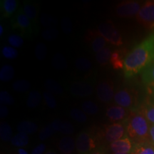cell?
<instances>
[{
  "instance_id": "18",
  "label": "cell",
  "mask_w": 154,
  "mask_h": 154,
  "mask_svg": "<svg viewBox=\"0 0 154 154\" xmlns=\"http://www.w3.org/2000/svg\"><path fill=\"white\" fill-rule=\"evenodd\" d=\"M128 51L126 49H117L113 51L111 54L110 63L114 69H123L124 61Z\"/></svg>"
},
{
  "instance_id": "34",
  "label": "cell",
  "mask_w": 154,
  "mask_h": 154,
  "mask_svg": "<svg viewBox=\"0 0 154 154\" xmlns=\"http://www.w3.org/2000/svg\"><path fill=\"white\" fill-rule=\"evenodd\" d=\"M40 22L44 26L53 27L57 24V20L54 16L49 14H43L40 17Z\"/></svg>"
},
{
  "instance_id": "45",
  "label": "cell",
  "mask_w": 154,
  "mask_h": 154,
  "mask_svg": "<svg viewBox=\"0 0 154 154\" xmlns=\"http://www.w3.org/2000/svg\"><path fill=\"white\" fill-rule=\"evenodd\" d=\"M63 121H61V119H55L54 121H53V122L51 123V126H52V128H54V130L55 131H59L60 132V129H61V124H62Z\"/></svg>"
},
{
  "instance_id": "6",
  "label": "cell",
  "mask_w": 154,
  "mask_h": 154,
  "mask_svg": "<svg viewBox=\"0 0 154 154\" xmlns=\"http://www.w3.org/2000/svg\"><path fill=\"white\" fill-rule=\"evenodd\" d=\"M136 18L144 27L154 31V1L146 2Z\"/></svg>"
},
{
  "instance_id": "2",
  "label": "cell",
  "mask_w": 154,
  "mask_h": 154,
  "mask_svg": "<svg viewBox=\"0 0 154 154\" xmlns=\"http://www.w3.org/2000/svg\"><path fill=\"white\" fill-rule=\"evenodd\" d=\"M126 136L134 143L147 141L149 138L150 124L145 116L139 110L131 111L125 121Z\"/></svg>"
},
{
  "instance_id": "16",
  "label": "cell",
  "mask_w": 154,
  "mask_h": 154,
  "mask_svg": "<svg viewBox=\"0 0 154 154\" xmlns=\"http://www.w3.org/2000/svg\"><path fill=\"white\" fill-rule=\"evenodd\" d=\"M23 12L33 23L34 26L38 29V15L39 11L38 4L33 1H24L22 7Z\"/></svg>"
},
{
  "instance_id": "49",
  "label": "cell",
  "mask_w": 154,
  "mask_h": 154,
  "mask_svg": "<svg viewBox=\"0 0 154 154\" xmlns=\"http://www.w3.org/2000/svg\"><path fill=\"white\" fill-rule=\"evenodd\" d=\"M91 154H105L104 152H103L102 150L101 149H97V150H95L93 153H91Z\"/></svg>"
},
{
  "instance_id": "47",
  "label": "cell",
  "mask_w": 154,
  "mask_h": 154,
  "mask_svg": "<svg viewBox=\"0 0 154 154\" xmlns=\"http://www.w3.org/2000/svg\"><path fill=\"white\" fill-rule=\"evenodd\" d=\"M149 140L154 145V124L151 125L150 127Z\"/></svg>"
},
{
  "instance_id": "3",
  "label": "cell",
  "mask_w": 154,
  "mask_h": 154,
  "mask_svg": "<svg viewBox=\"0 0 154 154\" xmlns=\"http://www.w3.org/2000/svg\"><path fill=\"white\" fill-rule=\"evenodd\" d=\"M113 101L118 106H122L128 110L137 111L141 105L139 93L135 88L130 86H124L116 91Z\"/></svg>"
},
{
  "instance_id": "10",
  "label": "cell",
  "mask_w": 154,
  "mask_h": 154,
  "mask_svg": "<svg viewBox=\"0 0 154 154\" xmlns=\"http://www.w3.org/2000/svg\"><path fill=\"white\" fill-rule=\"evenodd\" d=\"M142 5L139 1H124L118 4L115 7L116 14L122 18H131L138 14Z\"/></svg>"
},
{
  "instance_id": "44",
  "label": "cell",
  "mask_w": 154,
  "mask_h": 154,
  "mask_svg": "<svg viewBox=\"0 0 154 154\" xmlns=\"http://www.w3.org/2000/svg\"><path fill=\"white\" fill-rule=\"evenodd\" d=\"M46 145L44 143H40L32 150V154H44L45 153Z\"/></svg>"
},
{
  "instance_id": "31",
  "label": "cell",
  "mask_w": 154,
  "mask_h": 154,
  "mask_svg": "<svg viewBox=\"0 0 154 154\" xmlns=\"http://www.w3.org/2000/svg\"><path fill=\"white\" fill-rule=\"evenodd\" d=\"M75 66L79 71L83 72H87L91 70L92 67V63L89 59L87 58H79L75 62Z\"/></svg>"
},
{
  "instance_id": "21",
  "label": "cell",
  "mask_w": 154,
  "mask_h": 154,
  "mask_svg": "<svg viewBox=\"0 0 154 154\" xmlns=\"http://www.w3.org/2000/svg\"><path fill=\"white\" fill-rule=\"evenodd\" d=\"M112 53V48L110 45H107L103 49L96 54V60L101 66H106L110 63Z\"/></svg>"
},
{
  "instance_id": "4",
  "label": "cell",
  "mask_w": 154,
  "mask_h": 154,
  "mask_svg": "<svg viewBox=\"0 0 154 154\" xmlns=\"http://www.w3.org/2000/svg\"><path fill=\"white\" fill-rule=\"evenodd\" d=\"M11 27L14 29L20 31L22 37L30 38L34 34L38 32V29L35 28L32 21L23 12L22 7L14 14L11 19Z\"/></svg>"
},
{
  "instance_id": "39",
  "label": "cell",
  "mask_w": 154,
  "mask_h": 154,
  "mask_svg": "<svg viewBox=\"0 0 154 154\" xmlns=\"http://www.w3.org/2000/svg\"><path fill=\"white\" fill-rule=\"evenodd\" d=\"M0 102L2 105L12 106L14 103V99L8 91H2L0 93Z\"/></svg>"
},
{
  "instance_id": "48",
  "label": "cell",
  "mask_w": 154,
  "mask_h": 154,
  "mask_svg": "<svg viewBox=\"0 0 154 154\" xmlns=\"http://www.w3.org/2000/svg\"><path fill=\"white\" fill-rule=\"evenodd\" d=\"M17 153L18 154H29L28 152L26 151V150L23 149H19L18 151H17Z\"/></svg>"
},
{
  "instance_id": "15",
  "label": "cell",
  "mask_w": 154,
  "mask_h": 154,
  "mask_svg": "<svg viewBox=\"0 0 154 154\" xmlns=\"http://www.w3.org/2000/svg\"><path fill=\"white\" fill-rule=\"evenodd\" d=\"M135 143L128 136L109 144V149L113 153H131Z\"/></svg>"
},
{
  "instance_id": "43",
  "label": "cell",
  "mask_w": 154,
  "mask_h": 154,
  "mask_svg": "<svg viewBox=\"0 0 154 154\" xmlns=\"http://www.w3.org/2000/svg\"><path fill=\"white\" fill-rule=\"evenodd\" d=\"M74 131V128L73 125L68 121H63L61 126L60 132L65 135L72 134Z\"/></svg>"
},
{
  "instance_id": "46",
  "label": "cell",
  "mask_w": 154,
  "mask_h": 154,
  "mask_svg": "<svg viewBox=\"0 0 154 154\" xmlns=\"http://www.w3.org/2000/svg\"><path fill=\"white\" fill-rule=\"evenodd\" d=\"M8 113L9 110L7 106L1 104V106H0V116H1V118H5V117H7Z\"/></svg>"
},
{
  "instance_id": "1",
  "label": "cell",
  "mask_w": 154,
  "mask_h": 154,
  "mask_svg": "<svg viewBox=\"0 0 154 154\" xmlns=\"http://www.w3.org/2000/svg\"><path fill=\"white\" fill-rule=\"evenodd\" d=\"M154 61V31L145 39L128 51L123 69L127 79L141 74Z\"/></svg>"
},
{
  "instance_id": "42",
  "label": "cell",
  "mask_w": 154,
  "mask_h": 154,
  "mask_svg": "<svg viewBox=\"0 0 154 154\" xmlns=\"http://www.w3.org/2000/svg\"><path fill=\"white\" fill-rule=\"evenodd\" d=\"M61 29H62L63 33L66 34H69L72 32L73 25L71 19L68 17H63L61 20Z\"/></svg>"
},
{
  "instance_id": "29",
  "label": "cell",
  "mask_w": 154,
  "mask_h": 154,
  "mask_svg": "<svg viewBox=\"0 0 154 154\" xmlns=\"http://www.w3.org/2000/svg\"><path fill=\"white\" fill-rule=\"evenodd\" d=\"M0 137L3 141L7 142L12 138V129L6 122H2L0 125Z\"/></svg>"
},
{
  "instance_id": "5",
  "label": "cell",
  "mask_w": 154,
  "mask_h": 154,
  "mask_svg": "<svg viewBox=\"0 0 154 154\" xmlns=\"http://www.w3.org/2000/svg\"><path fill=\"white\" fill-rule=\"evenodd\" d=\"M98 31L108 43L120 47L124 44L122 36L111 20H106L98 26Z\"/></svg>"
},
{
  "instance_id": "25",
  "label": "cell",
  "mask_w": 154,
  "mask_h": 154,
  "mask_svg": "<svg viewBox=\"0 0 154 154\" xmlns=\"http://www.w3.org/2000/svg\"><path fill=\"white\" fill-rule=\"evenodd\" d=\"M44 87L47 90L48 92L52 94H57V95H61L63 94V88L55 80L49 79L44 83Z\"/></svg>"
},
{
  "instance_id": "38",
  "label": "cell",
  "mask_w": 154,
  "mask_h": 154,
  "mask_svg": "<svg viewBox=\"0 0 154 154\" xmlns=\"http://www.w3.org/2000/svg\"><path fill=\"white\" fill-rule=\"evenodd\" d=\"M47 54V47L45 44L39 43L35 47V56L38 60L42 61L45 59Z\"/></svg>"
},
{
  "instance_id": "41",
  "label": "cell",
  "mask_w": 154,
  "mask_h": 154,
  "mask_svg": "<svg viewBox=\"0 0 154 154\" xmlns=\"http://www.w3.org/2000/svg\"><path fill=\"white\" fill-rule=\"evenodd\" d=\"M43 98L46 104L50 109H55L57 107V101H56L54 96L52 94L49 93L48 91H44L43 93Z\"/></svg>"
},
{
  "instance_id": "9",
  "label": "cell",
  "mask_w": 154,
  "mask_h": 154,
  "mask_svg": "<svg viewBox=\"0 0 154 154\" xmlns=\"http://www.w3.org/2000/svg\"><path fill=\"white\" fill-rule=\"evenodd\" d=\"M103 136L106 141L109 144L126 137L127 136L125 121L108 125L103 130Z\"/></svg>"
},
{
  "instance_id": "36",
  "label": "cell",
  "mask_w": 154,
  "mask_h": 154,
  "mask_svg": "<svg viewBox=\"0 0 154 154\" xmlns=\"http://www.w3.org/2000/svg\"><path fill=\"white\" fill-rule=\"evenodd\" d=\"M2 54L7 59H15L18 57V51L11 46H5L2 49Z\"/></svg>"
},
{
  "instance_id": "52",
  "label": "cell",
  "mask_w": 154,
  "mask_h": 154,
  "mask_svg": "<svg viewBox=\"0 0 154 154\" xmlns=\"http://www.w3.org/2000/svg\"><path fill=\"white\" fill-rule=\"evenodd\" d=\"M113 154H131V153H113Z\"/></svg>"
},
{
  "instance_id": "12",
  "label": "cell",
  "mask_w": 154,
  "mask_h": 154,
  "mask_svg": "<svg viewBox=\"0 0 154 154\" xmlns=\"http://www.w3.org/2000/svg\"><path fill=\"white\" fill-rule=\"evenodd\" d=\"M131 112V111L128 109L116 105L108 108L106 112V116L107 119L113 124V123L124 122L129 116Z\"/></svg>"
},
{
  "instance_id": "14",
  "label": "cell",
  "mask_w": 154,
  "mask_h": 154,
  "mask_svg": "<svg viewBox=\"0 0 154 154\" xmlns=\"http://www.w3.org/2000/svg\"><path fill=\"white\" fill-rule=\"evenodd\" d=\"M70 91L75 97L86 98L94 93V87L88 82H75L71 84Z\"/></svg>"
},
{
  "instance_id": "11",
  "label": "cell",
  "mask_w": 154,
  "mask_h": 154,
  "mask_svg": "<svg viewBox=\"0 0 154 154\" xmlns=\"http://www.w3.org/2000/svg\"><path fill=\"white\" fill-rule=\"evenodd\" d=\"M151 125L154 124V89L146 88V96L138 109Z\"/></svg>"
},
{
  "instance_id": "26",
  "label": "cell",
  "mask_w": 154,
  "mask_h": 154,
  "mask_svg": "<svg viewBox=\"0 0 154 154\" xmlns=\"http://www.w3.org/2000/svg\"><path fill=\"white\" fill-rule=\"evenodd\" d=\"M29 142V138L28 135L22 134V133H18L17 134L14 135L11 140V143L13 146L19 147L20 149L27 146Z\"/></svg>"
},
{
  "instance_id": "17",
  "label": "cell",
  "mask_w": 154,
  "mask_h": 154,
  "mask_svg": "<svg viewBox=\"0 0 154 154\" xmlns=\"http://www.w3.org/2000/svg\"><path fill=\"white\" fill-rule=\"evenodd\" d=\"M19 2L17 0H1L0 9L2 17L9 18L15 14L19 9Z\"/></svg>"
},
{
  "instance_id": "35",
  "label": "cell",
  "mask_w": 154,
  "mask_h": 154,
  "mask_svg": "<svg viewBox=\"0 0 154 154\" xmlns=\"http://www.w3.org/2000/svg\"><path fill=\"white\" fill-rule=\"evenodd\" d=\"M59 35V30L55 26L49 27L44 29L42 33V36L46 41H52Z\"/></svg>"
},
{
  "instance_id": "28",
  "label": "cell",
  "mask_w": 154,
  "mask_h": 154,
  "mask_svg": "<svg viewBox=\"0 0 154 154\" xmlns=\"http://www.w3.org/2000/svg\"><path fill=\"white\" fill-rule=\"evenodd\" d=\"M51 64L54 68L57 70H63L67 67V62L64 56L60 53H57L52 58Z\"/></svg>"
},
{
  "instance_id": "32",
  "label": "cell",
  "mask_w": 154,
  "mask_h": 154,
  "mask_svg": "<svg viewBox=\"0 0 154 154\" xmlns=\"http://www.w3.org/2000/svg\"><path fill=\"white\" fill-rule=\"evenodd\" d=\"M31 87L29 82L25 79L17 80L13 83L12 88L14 91L17 92H24L28 91Z\"/></svg>"
},
{
  "instance_id": "30",
  "label": "cell",
  "mask_w": 154,
  "mask_h": 154,
  "mask_svg": "<svg viewBox=\"0 0 154 154\" xmlns=\"http://www.w3.org/2000/svg\"><path fill=\"white\" fill-rule=\"evenodd\" d=\"M82 108L83 111L88 115H96L99 111V108L98 105L91 101H85L83 102Z\"/></svg>"
},
{
  "instance_id": "33",
  "label": "cell",
  "mask_w": 154,
  "mask_h": 154,
  "mask_svg": "<svg viewBox=\"0 0 154 154\" xmlns=\"http://www.w3.org/2000/svg\"><path fill=\"white\" fill-rule=\"evenodd\" d=\"M71 117L77 122L84 124L87 121V116L83 110L79 109H73L70 111Z\"/></svg>"
},
{
  "instance_id": "19",
  "label": "cell",
  "mask_w": 154,
  "mask_h": 154,
  "mask_svg": "<svg viewBox=\"0 0 154 154\" xmlns=\"http://www.w3.org/2000/svg\"><path fill=\"white\" fill-rule=\"evenodd\" d=\"M141 79L146 88L154 89V61L142 72Z\"/></svg>"
},
{
  "instance_id": "7",
  "label": "cell",
  "mask_w": 154,
  "mask_h": 154,
  "mask_svg": "<svg viewBox=\"0 0 154 154\" xmlns=\"http://www.w3.org/2000/svg\"><path fill=\"white\" fill-rule=\"evenodd\" d=\"M114 84L111 78L101 79L96 86V96L102 103H107L114 97Z\"/></svg>"
},
{
  "instance_id": "27",
  "label": "cell",
  "mask_w": 154,
  "mask_h": 154,
  "mask_svg": "<svg viewBox=\"0 0 154 154\" xmlns=\"http://www.w3.org/2000/svg\"><path fill=\"white\" fill-rule=\"evenodd\" d=\"M42 96L40 92L37 91H32L29 94L27 100H26V105L29 108H36L41 103Z\"/></svg>"
},
{
  "instance_id": "24",
  "label": "cell",
  "mask_w": 154,
  "mask_h": 154,
  "mask_svg": "<svg viewBox=\"0 0 154 154\" xmlns=\"http://www.w3.org/2000/svg\"><path fill=\"white\" fill-rule=\"evenodd\" d=\"M15 74L14 69L9 64H6L0 69V80L3 82H8L13 79Z\"/></svg>"
},
{
  "instance_id": "51",
  "label": "cell",
  "mask_w": 154,
  "mask_h": 154,
  "mask_svg": "<svg viewBox=\"0 0 154 154\" xmlns=\"http://www.w3.org/2000/svg\"><path fill=\"white\" fill-rule=\"evenodd\" d=\"M4 33V27L2 25H0V36H2Z\"/></svg>"
},
{
  "instance_id": "37",
  "label": "cell",
  "mask_w": 154,
  "mask_h": 154,
  "mask_svg": "<svg viewBox=\"0 0 154 154\" xmlns=\"http://www.w3.org/2000/svg\"><path fill=\"white\" fill-rule=\"evenodd\" d=\"M8 43L11 47L16 48L22 47L24 44V39L22 36L17 34H10L8 36Z\"/></svg>"
},
{
  "instance_id": "23",
  "label": "cell",
  "mask_w": 154,
  "mask_h": 154,
  "mask_svg": "<svg viewBox=\"0 0 154 154\" xmlns=\"http://www.w3.org/2000/svg\"><path fill=\"white\" fill-rule=\"evenodd\" d=\"M38 130L37 124L29 121H24L21 122L17 126V131L19 133H22L26 135L33 134Z\"/></svg>"
},
{
  "instance_id": "40",
  "label": "cell",
  "mask_w": 154,
  "mask_h": 154,
  "mask_svg": "<svg viewBox=\"0 0 154 154\" xmlns=\"http://www.w3.org/2000/svg\"><path fill=\"white\" fill-rule=\"evenodd\" d=\"M54 132L55 131L54 130L51 124H49L41 130L38 134V138L41 140H45L51 137Z\"/></svg>"
},
{
  "instance_id": "8",
  "label": "cell",
  "mask_w": 154,
  "mask_h": 154,
  "mask_svg": "<svg viewBox=\"0 0 154 154\" xmlns=\"http://www.w3.org/2000/svg\"><path fill=\"white\" fill-rule=\"evenodd\" d=\"M96 140L86 131L79 134L76 140V149L79 154H91L96 150Z\"/></svg>"
},
{
  "instance_id": "20",
  "label": "cell",
  "mask_w": 154,
  "mask_h": 154,
  "mask_svg": "<svg viewBox=\"0 0 154 154\" xmlns=\"http://www.w3.org/2000/svg\"><path fill=\"white\" fill-rule=\"evenodd\" d=\"M58 148L63 154H72L76 148V141L71 136H64L59 140Z\"/></svg>"
},
{
  "instance_id": "50",
  "label": "cell",
  "mask_w": 154,
  "mask_h": 154,
  "mask_svg": "<svg viewBox=\"0 0 154 154\" xmlns=\"http://www.w3.org/2000/svg\"><path fill=\"white\" fill-rule=\"evenodd\" d=\"M44 154H59V153H57V152L54 151H53V150H49V151H47Z\"/></svg>"
},
{
  "instance_id": "22",
  "label": "cell",
  "mask_w": 154,
  "mask_h": 154,
  "mask_svg": "<svg viewBox=\"0 0 154 154\" xmlns=\"http://www.w3.org/2000/svg\"><path fill=\"white\" fill-rule=\"evenodd\" d=\"M131 154H154V145L149 140L135 143Z\"/></svg>"
},
{
  "instance_id": "13",
  "label": "cell",
  "mask_w": 154,
  "mask_h": 154,
  "mask_svg": "<svg viewBox=\"0 0 154 154\" xmlns=\"http://www.w3.org/2000/svg\"><path fill=\"white\" fill-rule=\"evenodd\" d=\"M86 41L89 44L92 51L96 54L106 47L107 42L98 30H89L86 36Z\"/></svg>"
}]
</instances>
